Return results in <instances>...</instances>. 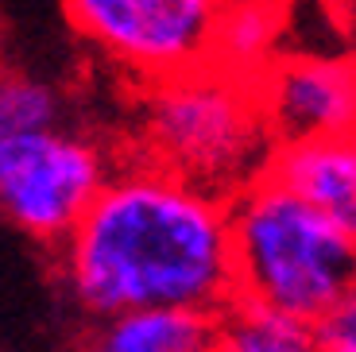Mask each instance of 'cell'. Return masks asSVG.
Segmentation results:
<instances>
[{"mask_svg":"<svg viewBox=\"0 0 356 352\" xmlns=\"http://www.w3.org/2000/svg\"><path fill=\"white\" fill-rule=\"evenodd\" d=\"M54 252L66 298L89 321L132 306L217 314L236 294L229 202L136 155L116 159Z\"/></svg>","mask_w":356,"mask_h":352,"instance_id":"6da1fadb","label":"cell"},{"mask_svg":"<svg viewBox=\"0 0 356 352\" xmlns=\"http://www.w3.org/2000/svg\"><path fill=\"white\" fill-rule=\"evenodd\" d=\"M279 140L248 78L213 62L143 81L136 105V159L232 202L267 175Z\"/></svg>","mask_w":356,"mask_h":352,"instance_id":"7a4b0ae2","label":"cell"},{"mask_svg":"<svg viewBox=\"0 0 356 352\" xmlns=\"http://www.w3.org/2000/svg\"><path fill=\"white\" fill-rule=\"evenodd\" d=\"M236 294L294 317L330 310L356 287V240L271 175L229 202Z\"/></svg>","mask_w":356,"mask_h":352,"instance_id":"3957f363","label":"cell"},{"mask_svg":"<svg viewBox=\"0 0 356 352\" xmlns=\"http://www.w3.org/2000/svg\"><path fill=\"white\" fill-rule=\"evenodd\" d=\"M116 159L89 132L54 124L0 136V217L39 244H58L97 198Z\"/></svg>","mask_w":356,"mask_h":352,"instance_id":"277c9868","label":"cell"},{"mask_svg":"<svg viewBox=\"0 0 356 352\" xmlns=\"http://www.w3.org/2000/svg\"><path fill=\"white\" fill-rule=\"evenodd\" d=\"M221 0H63L74 35L136 81L209 62Z\"/></svg>","mask_w":356,"mask_h":352,"instance_id":"5b68a950","label":"cell"},{"mask_svg":"<svg viewBox=\"0 0 356 352\" xmlns=\"http://www.w3.org/2000/svg\"><path fill=\"white\" fill-rule=\"evenodd\" d=\"M275 140L356 132V54L283 51L252 78Z\"/></svg>","mask_w":356,"mask_h":352,"instance_id":"8992f818","label":"cell"},{"mask_svg":"<svg viewBox=\"0 0 356 352\" xmlns=\"http://www.w3.org/2000/svg\"><path fill=\"white\" fill-rule=\"evenodd\" d=\"M267 175L306 198L345 237L356 240V132L283 140Z\"/></svg>","mask_w":356,"mask_h":352,"instance_id":"52a82bcc","label":"cell"},{"mask_svg":"<svg viewBox=\"0 0 356 352\" xmlns=\"http://www.w3.org/2000/svg\"><path fill=\"white\" fill-rule=\"evenodd\" d=\"M105 352H213L217 314L190 306H132L93 321V337Z\"/></svg>","mask_w":356,"mask_h":352,"instance_id":"ba28073f","label":"cell"},{"mask_svg":"<svg viewBox=\"0 0 356 352\" xmlns=\"http://www.w3.org/2000/svg\"><path fill=\"white\" fill-rule=\"evenodd\" d=\"M286 47V0H221L209 62L236 78H256Z\"/></svg>","mask_w":356,"mask_h":352,"instance_id":"9c48e42d","label":"cell"},{"mask_svg":"<svg viewBox=\"0 0 356 352\" xmlns=\"http://www.w3.org/2000/svg\"><path fill=\"white\" fill-rule=\"evenodd\" d=\"M217 349L225 352H310L314 333L306 317H294L271 302L232 294L217 310Z\"/></svg>","mask_w":356,"mask_h":352,"instance_id":"30bf717a","label":"cell"},{"mask_svg":"<svg viewBox=\"0 0 356 352\" xmlns=\"http://www.w3.org/2000/svg\"><path fill=\"white\" fill-rule=\"evenodd\" d=\"M54 124H66L63 89L35 74L0 66V136L39 132Z\"/></svg>","mask_w":356,"mask_h":352,"instance_id":"8fae6325","label":"cell"},{"mask_svg":"<svg viewBox=\"0 0 356 352\" xmlns=\"http://www.w3.org/2000/svg\"><path fill=\"white\" fill-rule=\"evenodd\" d=\"M318 352H356V287L310 321Z\"/></svg>","mask_w":356,"mask_h":352,"instance_id":"7c38bea8","label":"cell"}]
</instances>
